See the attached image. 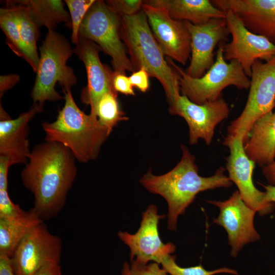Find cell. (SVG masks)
I'll list each match as a JSON object with an SVG mask.
<instances>
[{
  "instance_id": "1",
  "label": "cell",
  "mask_w": 275,
  "mask_h": 275,
  "mask_svg": "<svg viewBox=\"0 0 275 275\" xmlns=\"http://www.w3.org/2000/svg\"><path fill=\"white\" fill-rule=\"evenodd\" d=\"M75 160L69 149L55 142L37 145L31 152L21 178L42 219L55 216L64 207L77 175Z\"/></svg>"
},
{
  "instance_id": "2",
  "label": "cell",
  "mask_w": 275,
  "mask_h": 275,
  "mask_svg": "<svg viewBox=\"0 0 275 275\" xmlns=\"http://www.w3.org/2000/svg\"><path fill=\"white\" fill-rule=\"evenodd\" d=\"M182 156L176 166L161 175H155L150 169L139 182L149 191L160 195L168 205V226L171 230L176 229L177 219L184 214L197 194L209 189L231 187L233 182L225 174L226 169L219 167L209 177L199 174L196 158L188 148L181 145Z\"/></svg>"
},
{
  "instance_id": "3",
  "label": "cell",
  "mask_w": 275,
  "mask_h": 275,
  "mask_svg": "<svg viewBox=\"0 0 275 275\" xmlns=\"http://www.w3.org/2000/svg\"><path fill=\"white\" fill-rule=\"evenodd\" d=\"M120 33L129 54L134 71L145 69L157 79L164 90L167 101L172 105L181 95L179 75L166 61L142 9L130 16L122 15Z\"/></svg>"
},
{
  "instance_id": "4",
  "label": "cell",
  "mask_w": 275,
  "mask_h": 275,
  "mask_svg": "<svg viewBox=\"0 0 275 275\" xmlns=\"http://www.w3.org/2000/svg\"><path fill=\"white\" fill-rule=\"evenodd\" d=\"M64 93L65 104L56 120L42 124L45 140L64 145L78 162L95 160L111 132L97 118L86 114L78 107L71 91Z\"/></svg>"
},
{
  "instance_id": "5",
  "label": "cell",
  "mask_w": 275,
  "mask_h": 275,
  "mask_svg": "<svg viewBox=\"0 0 275 275\" xmlns=\"http://www.w3.org/2000/svg\"><path fill=\"white\" fill-rule=\"evenodd\" d=\"M39 51L31 97L34 104L43 106L47 101H56L64 98L56 90L57 83L65 92L71 91L77 80L72 68L67 65L74 52L65 36L55 30L48 31Z\"/></svg>"
},
{
  "instance_id": "6",
  "label": "cell",
  "mask_w": 275,
  "mask_h": 275,
  "mask_svg": "<svg viewBox=\"0 0 275 275\" xmlns=\"http://www.w3.org/2000/svg\"><path fill=\"white\" fill-rule=\"evenodd\" d=\"M215 60L211 67L201 77L194 78L167 58V61L179 75L181 95L198 104L219 98L224 89L233 86L239 90H248L251 84L240 64L235 60L228 63L219 45Z\"/></svg>"
},
{
  "instance_id": "7",
  "label": "cell",
  "mask_w": 275,
  "mask_h": 275,
  "mask_svg": "<svg viewBox=\"0 0 275 275\" xmlns=\"http://www.w3.org/2000/svg\"><path fill=\"white\" fill-rule=\"evenodd\" d=\"M121 16L112 11L103 1H95L80 26L79 38L96 43L111 58L114 71L125 74L134 72L122 41L120 29Z\"/></svg>"
},
{
  "instance_id": "8",
  "label": "cell",
  "mask_w": 275,
  "mask_h": 275,
  "mask_svg": "<svg viewBox=\"0 0 275 275\" xmlns=\"http://www.w3.org/2000/svg\"><path fill=\"white\" fill-rule=\"evenodd\" d=\"M251 78L245 105L227 127V135L243 134L244 143L254 123L275 107V56L264 63L257 60L252 66Z\"/></svg>"
},
{
  "instance_id": "9",
  "label": "cell",
  "mask_w": 275,
  "mask_h": 275,
  "mask_svg": "<svg viewBox=\"0 0 275 275\" xmlns=\"http://www.w3.org/2000/svg\"><path fill=\"white\" fill-rule=\"evenodd\" d=\"M62 242L43 222L22 239L10 257L14 275H34L44 266L60 264Z\"/></svg>"
},
{
  "instance_id": "10",
  "label": "cell",
  "mask_w": 275,
  "mask_h": 275,
  "mask_svg": "<svg viewBox=\"0 0 275 275\" xmlns=\"http://www.w3.org/2000/svg\"><path fill=\"white\" fill-rule=\"evenodd\" d=\"M243 134L234 136L226 135L223 144L230 151L226 157V169L228 177L238 189L242 200L250 208L264 216L272 213L275 203L266 201L265 191H261L255 186L253 180L255 163L245 153Z\"/></svg>"
},
{
  "instance_id": "11",
  "label": "cell",
  "mask_w": 275,
  "mask_h": 275,
  "mask_svg": "<svg viewBox=\"0 0 275 275\" xmlns=\"http://www.w3.org/2000/svg\"><path fill=\"white\" fill-rule=\"evenodd\" d=\"M231 41L220 44L226 61L235 60L242 66L246 75L251 77L252 68L257 60L268 61L275 56V45L265 37L249 31L231 10L225 12Z\"/></svg>"
},
{
  "instance_id": "12",
  "label": "cell",
  "mask_w": 275,
  "mask_h": 275,
  "mask_svg": "<svg viewBox=\"0 0 275 275\" xmlns=\"http://www.w3.org/2000/svg\"><path fill=\"white\" fill-rule=\"evenodd\" d=\"M169 113L185 120L189 128V144H196L203 140L207 145L211 144L216 126L230 114L228 103L222 97L202 104L191 101L181 95L169 108Z\"/></svg>"
},
{
  "instance_id": "13",
  "label": "cell",
  "mask_w": 275,
  "mask_h": 275,
  "mask_svg": "<svg viewBox=\"0 0 275 275\" xmlns=\"http://www.w3.org/2000/svg\"><path fill=\"white\" fill-rule=\"evenodd\" d=\"M208 202L219 210L218 216L213 218V223L223 227L226 231L232 257H236L245 244L260 239L254 225L256 211L244 203L238 190L234 191L226 200Z\"/></svg>"
},
{
  "instance_id": "14",
  "label": "cell",
  "mask_w": 275,
  "mask_h": 275,
  "mask_svg": "<svg viewBox=\"0 0 275 275\" xmlns=\"http://www.w3.org/2000/svg\"><path fill=\"white\" fill-rule=\"evenodd\" d=\"M142 10L164 56L185 65L191 54V38L185 21L171 18L164 9L143 1Z\"/></svg>"
},
{
  "instance_id": "15",
  "label": "cell",
  "mask_w": 275,
  "mask_h": 275,
  "mask_svg": "<svg viewBox=\"0 0 275 275\" xmlns=\"http://www.w3.org/2000/svg\"><path fill=\"white\" fill-rule=\"evenodd\" d=\"M165 216L159 215L156 206L151 204L143 212L140 227L135 234L119 232L120 239L130 248L131 262L147 264L152 261L160 264L163 257L175 252V245L163 243L159 236V221Z\"/></svg>"
},
{
  "instance_id": "16",
  "label": "cell",
  "mask_w": 275,
  "mask_h": 275,
  "mask_svg": "<svg viewBox=\"0 0 275 275\" xmlns=\"http://www.w3.org/2000/svg\"><path fill=\"white\" fill-rule=\"evenodd\" d=\"M100 50L96 43L81 38H79L73 49L74 53L84 63L87 72V85L81 92L80 99L90 106V114L96 118L97 104L102 96L109 91L116 92L113 85L114 71L101 63Z\"/></svg>"
},
{
  "instance_id": "17",
  "label": "cell",
  "mask_w": 275,
  "mask_h": 275,
  "mask_svg": "<svg viewBox=\"0 0 275 275\" xmlns=\"http://www.w3.org/2000/svg\"><path fill=\"white\" fill-rule=\"evenodd\" d=\"M191 38L190 64L186 73L190 77H202L214 63L216 45L227 40L230 34L226 19H213L195 25L185 21Z\"/></svg>"
},
{
  "instance_id": "18",
  "label": "cell",
  "mask_w": 275,
  "mask_h": 275,
  "mask_svg": "<svg viewBox=\"0 0 275 275\" xmlns=\"http://www.w3.org/2000/svg\"><path fill=\"white\" fill-rule=\"evenodd\" d=\"M43 106L34 104L26 112L12 119L2 104L0 108V155L8 157L13 164H26L31 153L28 139L29 124Z\"/></svg>"
},
{
  "instance_id": "19",
  "label": "cell",
  "mask_w": 275,
  "mask_h": 275,
  "mask_svg": "<svg viewBox=\"0 0 275 275\" xmlns=\"http://www.w3.org/2000/svg\"><path fill=\"white\" fill-rule=\"evenodd\" d=\"M214 6L232 11L252 33L275 45V0H213Z\"/></svg>"
},
{
  "instance_id": "20",
  "label": "cell",
  "mask_w": 275,
  "mask_h": 275,
  "mask_svg": "<svg viewBox=\"0 0 275 275\" xmlns=\"http://www.w3.org/2000/svg\"><path fill=\"white\" fill-rule=\"evenodd\" d=\"M244 147L248 157L262 168L275 161V111L254 123Z\"/></svg>"
},
{
  "instance_id": "21",
  "label": "cell",
  "mask_w": 275,
  "mask_h": 275,
  "mask_svg": "<svg viewBox=\"0 0 275 275\" xmlns=\"http://www.w3.org/2000/svg\"><path fill=\"white\" fill-rule=\"evenodd\" d=\"M150 5L165 9L173 19L195 25L206 23L213 19H226V13L209 0H150Z\"/></svg>"
},
{
  "instance_id": "22",
  "label": "cell",
  "mask_w": 275,
  "mask_h": 275,
  "mask_svg": "<svg viewBox=\"0 0 275 275\" xmlns=\"http://www.w3.org/2000/svg\"><path fill=\"white\" fill-rule=\"evenodd\" d=\"M43 222L33 208L15 217L0 218V255L11 257L25 235Z\"/></svg>"
},
{
  "instance_id": "23",
  "label": "cell",
  "mask_w": 275,
  "mask_h": 275,
  "mask_svg": "<svg viewBox=\"0 0 275 275\" xmlns=\"http://www.w3.org/2000/svg\"><path fill=\"white\" fill-rule=\"evenodd\" d=\"M13 2L23 7L40 28L54 31L61 23L71 26L69 12L61 0H17Z\"/></svg>"
},
{
  "instance_id": "24",
  "label": "cell",
  "mask_w": 275,
  "mask_h": 275,
  "mask_svg": "<svg viewBox=\"0 0 275 275\" xmlns=\"http://www.w3.org/2000/svg\"><path fill=\"white\" fill-rule=\"evenodd\" d=\"M6 4V6L14 9L17 16L24 59L36 72L39 61L37 42L40 36V27L23 7L14 3L13 1H7Z\"/></svg>"
},
{
  "instance_id": "25",
  "label": "cell",
  "mask_w": 275,
  "mask_h": 275,
  "mask_svg": "<svg viewBox=\"0 0 275 275\" xmlns=\"http://www.w3.org/2000/svg\"><path fill=\"white\" fill-rule=\"evenodd\" d=\"M118 93L109 91L100 98L97 106V117L101 125L111 132L119 122L128 120L120 109Z\"/></svg>"
},
{
  "instance_id": "26",
  "label": "cell",
  "mask_w": 275,
  "mask_h": 275,
  "mask_svg": "<svg viewBox=\"0 0 275 275\" xmlns=\"http://www.w3.org/2000/svg\"><path fill=\"white\" fill-rule=\"evenodd\" d=\"M0 27L6 37L7 45L16 55L24 59L18 19L12 7L7 6L0 9Z\"/></svg>"
},
{
  "instance_id": "27",
  "label": "cell",
  "mask_w": 275,
  "mask_h": 275,
  "mask_svg": "<svg viewBox=\"0 0 275 275\" xmlns=\"http://www.w3.org/2000/svg\"><path fill=\"white\" fill-rule=\"evenodd\" d=\"M175 260V256L170 254L163 257L160 264L162 268L170 275H214L222 273L238 274L236 270L225 267L212 270H206L201 264L182 267L177 264Z\"/></svg>"
},
{
  "instance_id": "28",
  "label": "cell",
  "mask_w": 275,
  "mask_h": 275,
  "mask_svg": "<svg viewBox=\"0 0 275 275\" xmlns=\"http://www.w3.org/2000/svg\"><path fill=\"white\" fill-rule=\"evenodd\" d=\"M64 2L68 8L71 19V40L73 44H76L79 41L81 23L95 0H65Z\"/></svg>"
},
{
  "instance_id": "29",
  "label": "cell",
  "mask_w": 275,
  "mask_h": 275,
  "mask_svg": "<svg viewBox=\"0 0 275 275\" xmlns=\"http://www.w3.org/2000/svg\"><path fill=\"white\" fill-rule=\"evenodd\" d=\"M107 7L120 16H130L142 9L143 1L141 0H108L105 1Z\"/></svg>"
},
{
  "instance_id": "30",
  "label": "cell",
  "mask_w": 275,
  "mask_h": 275,
  "mask_svg": "<svg viewBox=\"0 0 275 275\" xmlns=\"http://www.w3.org/2000/svg\"><path fill=\"white\" fill-rule=\"evenodd\" d=\"M159 264L153 262L147 264H140L131 262L130 267L127 263L123 265L122 271L126 275H170Z\"/></svg>"
},
{
  "instance_id": "31",
  "label": "cell",
  "mask_w": 275,
  "mask_h": 275,
  "mask_svg": "<svg viewBox=\"0 0 275 275\" xmlns=\"http://www.w3.org/2000/svg\"><path fill=\"white\" fill-rule=\"evenodd\" d=\"M24 212L11 200L7 190H0V218L18 216Z\"/></svg>"
},
{
  "instance_id": "32",
  "label": "cell",
  "mask_w": 275,
  "mask_h": 275,
  "mask_svg": "<svg viewBox=\"0 0 275 275\" xmlns=\"http://www.w3.org/2000/svg\"><path fill=\"white\" fill-rule=\"evenodd\" d=\"M113 85L114 90L117 93L120 92L127 95H135L129 77H127L125 74L114 72Z\"/></svg>"
},
{
  "instance_id": "33",
  "label": "cell",
  "mask_w": 275,
  "mask_h": 275,
  "mask_svg": "<svg viewBox=\"0 0 275 275\" xmlns=\"http://www.w3.org/2000/svg\"><path fill=\"white\" fill-rule=\"evenodd\" d=\"M149 75L144 69H140L133 72L129 77L132 86L137 88L141 92L145 93L149 89Z\"/></svg>"
},
{
  "instance_id": "34",
  "label": "cell",
  "mask_w": 275,
  "mask_h": 275,
  "mask_svg": "<svg viewBox=\"0 0 275 275\" xmlns=\"http://www.w3.org/2000/svg\"><path fill=\"white\" fill-rule=\"evenodd\" d=\"M12 165L8 157L0 155V190L8 189V173Z\"/></svg>"
},
{
  "instance_id": "35",
  "label": "cell",
  "mask_w": 275,
  "mask_h": 275,
  "mask_svg": "<svg viewBox=\"0 0 275 275\" xmlns=\"http://www.w3.org/2000/svg\"><path fill=\"white\" fill-rule=\"evenodd\" d=\"M19 76L16 74L1 75L0 76V97L12 88L19 80Z\"/></svg>"
},
{
  "instance_id": "36",
  "label": "cell",
  "mask_w": 275,
  "mask_h": 275,
  "mask_svg": "<svg viewBox=\"0 0 275 275\" xmlns=\"http://www.w3.org/2000/svg\"><path fill=\"white\" fill-rule=\"evenodd\" d=\"M34 275H63L60 264H48L37 271Z\"/></svg>"
},
{
  "instance_id": "37",
  "label": "cell",
  "mask_w": 275,
  "mask_h": 275,
  "mask_svg": "<svg viewBox=\"0 0 275 275\" xmlns=\"http://www.w3.org/2000/svg\"><path fill=\"white\" fill-rule=\"evenodd\" d=\"M0 275H14L10 257L3 255H0Z\"/></svg>"
},
{
  "instance_id": "38",
  "label": "cell",
  "mask_w": 275,
  "mask_h": 275,
  "mask_svg": "<svg viewBox=\"0 0 275 275\" xmlns=\"http://www.w3.org/2000/svg\"><path fill=\"white\" fill-rule=\"evenodd\" d=\"M262 173L268 184L275 186V161L262 167Z\"/></svg>"
},
{
  "instance_id": "39",
  "label": "cell",
  "mask_w": 275,
  "mask_h": 275,
  "mask_svg": "<svg viewBox=\"0 0 275 275\" xmlns=\"http://www.w3.org/2000/svg\"><path fill=\"white\" fill-rule=\"evenodd\" d=\"M262 185L265 190V199L266 201L275 203V186L270 184H262Z\"/></svg>"
},
{
  "instance_id": "40",
  "label": "cell",
  "mask_w": 275,
  "mask_h": 275,
  "mask_svg": "<svg viewBox=\"0 0 275 275\" xmlns=\"http://www.w3.org/2000/svg\"><path fill=\"white\" fill-rule=\"evenodd\" d=\"M122 275H126L124 272L122 271Z\"/></svg>"
}]
</instances>
